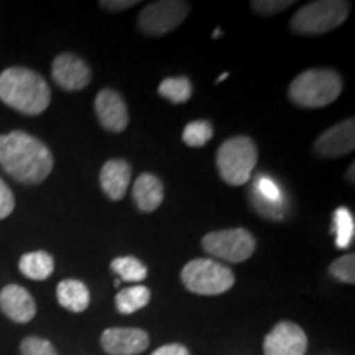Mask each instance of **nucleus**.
I'll return each mask as SVG.
<instances>
[{
	"label": "nucleus",
	"mask_w": 355,
	"mask_h": 355,
	"mask_svg": "<svg viewBox=\"0 0 355 355\" xmlns=\"http://www.w3.org/2000/svg\"><path fill=\"white\" fill-rule=\"evenodd\" d=\"M55 159L46 145L21 130L0 135V166L24 184H40L50 176Z\"/></svg>",
	"instance_id": "nucleus-1"
},
{
	"label": "nucleus",
	"mask_w": 355,
	"mask_h": 355,
	"mask_svg": "<svg viewBox=\"0 0 355 355\" xmlns=\"http://www.w3.org/2000/svg\"><path fill=\"white\" fill-rule=\"evenodd\" d=\"M0 101L20 114L40 115L50 105L51 91L37 71L8 68L0 73Z\"/></svg>",
	"instance_id": "nucleus-2"
},
{
	"label": "nucleus",
	"mask_w": 355,
	"mask_h": 355,
	"mask_svg": "<svg viewBox=\"0 0 355 355\" xmlns=\"http://www.w3.org/2000/svg\"><path fill=\"white\" fill-rule=\"evenodd\" d=\"M343 92V78L334 69H306L293 79L288 89L290 101L298 107L321 109Z\"/></svg>",
	"instance_id": "nucleus-3"
},
{
	"label": "nucleus",
	"mask_w": 355,
	"mask_h": 355,
	"mask_svg": "<svg viewBox=\"0 0 355 355\" xmlns=\"http://www.w3.org/2000/svg\"><path fill=\"white\" fill-rule=\"evenodd\" d=\"M257 162H259V150L255 141L247 135H237L225 140L216 155L217 171L230 186L245 184L252 178Z\"/></svg>",
	"instance_id": "nucleus-4"
},
{
	"label": "nucleus",
	"mask_w": 355,
	"mask_h": 355,
	"mask_svg": "<svg viewBox=\"0 0 355 355\" xmlns=\"http://www.w3.org/2000/svg\"><path fill=\"white\" fill-rule=\"evenodd\" d=\"M349 13L350 3L344 0H316L296 10L291 19V30L304 37L329 33L347 20Z\"/></svg>",
	"instance_id": "nucleus-5"
},
{
	"label": "nucleus",
	"mask_w": 355,
	"mask_h": 355,
	"mask_svg": "<svg viewBox=\"0 0 355 355\" xmlns=\"http://www.w3.org/2000/svg\"><path fill=\"white\" fill-rule=\"evenodd\" d=\"M181 282L186 290L201 296H216L234 286L235 277L229 266L212 259H194L184 265Z\"/></svg>",
	"instance_id": "nucleus-6"
},
{
	"label": "nucleus",
	"mask_w": 355,
	"mask_h": 355,
	"mask_svg": "<svg viewBox=\"0 0 355 355\" xmlns=\"http://www.w3.org/2000/svg\"><path fill=\"white\" fill-rule=\"evenodd\" d=\"M201 245L212 257L230 261V263H241L254 255L257 241L247 229L239 227L206 234Z\"/></svg>",
	"instance_id": "nucleus-7"
},
{
	"label": "nucleus",
	"mask_w": 355,
	"mask_h": 355,
	"mask_svg": "<svg viewBox=\"0 0 355 355\" xmlns=\"http://www.w3.org/2000/svg\"><path fill=\"white\" fill-rule=\"evenodd\" d=\"M189 8V2H183V0H159V2L144 7L137 24L145 35L162 37L183 24Z\"/></svg>",
	"instance_id": "nucleus-8"
},
{
	"label": "nucleus",
	"mask_w": 355,
	"mask_h": 355,
	"mask_svg": "<svg viewBox=\"0 0 355 355\" xmlns=\"http://www.w3.org/2000/svg\"><path fill=\"white\" fill-rule=\"evenodd\" d=\"M51 76L56 86L73 92L89 86L92 71L86 61L74 53H61L53 60Z\"/></svg>",
	"instance_id": "nucleus-9"
},
{
	"label": "nucleus",
	"mask_w": 355,
	"mask_h": 355,
	"mask_svg": "<svg viewBox=\"0 0 355 355\" xmlns=\"http://www.w3.org/2000/svg\"><path fill=\"white\" fill-rule=\"evenodd\" d=\"M308 337L296 322L282 321L265 337V355H304Z\"/></svg>",
	"instance_id": "nucleus-10"
},
{
	"label": "nucleus",
	"mask_w": 355,
	"mask_h": 355,
	"mask_svg": "<svg viewBox=\"0 0 355 355\" xmlns=\"http://www.w3.org/2000/svg\"><path fill=\"white\" fill-rule=\"evenodd\" d=\"M150 337L137 327H110L101 336V345L109 355H137L146 350Z\"/></svg>",
	"instance_id": "nucleus-11"
},
{
	"label": "nucleus",
	"mask_w": 355,
	"mask_h": 355,
	"mask_svg": "<svg viewBox=\"0 0 355 355\" xmlns=\"http://www.w3.org/2000/svg\"><path fill=\"white\" fill-rule=\"evenodd\" d=\"M94 110L97 121L105 130L121 133L128 125V110L123 97L114 89H102L96 96Z\"/></svg>",
	"instance_id": "nucleus-12"
},
{
	"label": "nucleus",
	"mask_w": 355,
	"mask_h": 355,
	"mask_svg": "<svg viewBox=\"0 0 355 355\" xmlns=\"http://www.w3.org/2000/svg\"><path fill=\"white\" fill-rule=\"evenodd\" d=\"M355 146V121H347L337 123L327 128L318 137L314 150L322 158H339L350 153Z\"/></svg>",
	"instance_id": "nucleus-13"
},
{
	"label": "nucleus",
	"mask_w": 355,
	"mask_h": 355,
	"mask_svg": "<svg viewBox=\"0 0 355 355\" xmlns=\"http://www.w3.org/2000/svg\"><path fill=\"white\" fill-rule=\"evenodd\" d=\"M0 309L17 324L30 322L37 314L33 296L20 285H7L0 291Z\"/></svg>",
	"instance_id": "nucleus-14"
},
{
	"label": "nucleus",
	"mask_w": 355,
	"mask_h": 355,
	"mask_svg": "<svg viewBox=\"0 0 355 355\" xmlns=\"http://www.w3.org/2000/svg\"><path fill=\"white\" fill-rule=\"evenodd\" d=\"M252 201L255 209L268 219H279L283 214V196L278 184L270 176L260 175L252 186Z\"/></svg>",
	"instance_id": "nucleus-15"
},
{
	"label": "nucleus",
	"mask_w": 355,
	"mask_h": 355,
	"mask_svg": "<svg viewBox=\"0 0 355 355\" xmlns=\"http://www.w3.org/2000/svg\"><path fill=\"white\" fill-rule=\"evenodd\" d=\"M132 180V168L125 159H109L99 175L101 188L112 201H121L125 196Z\"/></svg>",
	"instance_id": "nucleus-16"
},
{
	"label": "nucleus",
	"mask_w": 355,
	"mask_h": 355,
	"mask_svg": "<svg viewBox=\"0 0 355 355\" xmlns=\"http://www.w3.org/2000/svg\"><path fill=\"white\" fill-rule=\"evenodd\" d=\"M133 201L141 212H153L159 207L165 198V188L162 180L152 173H141L133 183Z\"/></svg>",
	"instance_id": "nucleus-17"
},
{
	"label": "nucleus",
	"mask_w": 355,
	"mask_h": 355,
	"mask_svg": "<svg viewBox=\"0 0 355 355\" xmlns=\"http://www.w3.org/2000/svg\"><path fill=\"white\" fill-rule=\"evenodd\" d=\"M58 303L71 313H83L87 309L91 295L86 283L79 279H63L56 288Z\"/></svg>",
	"instance_id": "nucleus-18"
},
{
	"label": "nucleus",
	"mask_w": 355,
	"mask_h": 355,
	"mask_svg": "<svg viewBox=\"0 0 355 355\" xmlns=\"http://www.w3.org/2000/svg\"><path fill=\"white\" fill-rule=\"evenodd\" d=\"M19 268L26 278L35 279V282H43V279L50 278L51 273L55 272V260L48 252H30V254L21 257Z\"/></svg>",
	"instance_id": "nucleus-19"
},
{
	"label": "nucleus",
	"mask_w": 355,
	"mask_h": 355,
	"mask_svg": "<svg viewBox=\"0 0 355 355\" xmlns=\"http://www.w3.org/2000/svg\"><path fill=\"white\" fill-rule=\"evenodd\" d=\"M150 290L144 285L123 288L115 296V308L121 314H132L145 308L150 301Z\"/></svg>",
	"instance_id": "nucleus-20"
},
{
	"label": "nucleus",
	"mask_w": 355,
	"mask_h": 355,
	"mask_svg": "<svg viewBox=\"0 0 355 355\" xmlns=\"http://www.w3.org/2000/svg\"><path fill=\"white\" fill-rule=\"evenodd\" d=\"M158 94L165 97L166 101L173 102V104H183L193 96V83L186 76L166 78L159 84Z\"/></svg>",
	"instance_id": "nucleus-21"
},
{
	"label": "nucleus",
	"mask_w": 355,
	"mask_h": 355,
	"mask_svg": "<svg viewBox=\"0 0 355 355\" xmlns=\"http://www.w3.org/2000/svg\"><path fill=\"white\" fill-rule=\"evenodd\" d=\"M110 270L117 273L123 282L130 283L144 282L146 275H148L146 266L139 259H135V257H117L110 263Z\"/></svg>",
	"instance_id": "nucleus-22"
},
{
	"label": "nucleus",
	"mask_w": 355,
	"mask_h": 355,
	"mask_svg": "<svg viewBox=\"0 0 355 355\" xmlns=\"http://www.w3.org/2000/svg\"><path fill=\"white\" fill-rule=\"evenodd\" d=\"M334 230H336V247L344 250L352 245L355 235L354 216L347 207H337L334 211Z\"/></svg>",
	"instance_id": "nucleus-23"
},
{
	"label": "nucleus",
	"mask_w": 355,
	"mask_h": 355,
	"mask_svg": "<svg viewBox=\"0 0 355 355\" xmlns=\"http://www.w3.org/2000/svg\"><path fill=\"white\" fill-rule=\"evenodd\" d=\"M214 135V128H212V123L207 121H194L189 122L188 125L184 127L183 130V141L188 146H193V148H199V146H204L212 139Z\"/></svg>",
	"instance_id": "nucleus-24"
},
{
	"label": "nucleus",
	"mask_w": 355,
	"mask_h": 355,
	"mask_svg": "<svg viewBox=\"0 0 355 355\" xmlns=\"http://www.w3.org/2000/svg\"><path fill=\"white\" fill-rule=\"evenodd\" d=\"M354 254L344 255L334 260L329 266V273L345 285H354L355 282V259Z\"/></svg>",
	"instance_id": "nucleus-25"
},
{
	"label": "nucleus",
	"mask_w": 355,
	"mask_h": 355,
	"mask_svg": "<svg viewBox=\"0 0 355 355\" xmlns=\"http://www.w3.org/2000/svg\"><path fill=\"white\" fill-rule=\"evenodd\" d=\"M21 355H58L55 345L42 337L30 336L20 345Z\"/></svg>",
	"instance_id": "nucleus-26"
},
{
	"label": "nucleus",
	"mask_w": 355,
	"mask_h": 355,
	"mask_svg": "<svg viewBox=\"0 0 355 355\" xmlns=\"http://www.w3.org/2000/svg\"><path fill=\"white\" fill-rule=\"evenodd\" d=\"M293 3H295L293 0H288V2H283V0H257V2H252V8L261 15H275V13L286 10Z\"/></svg>",
	"instance_id": "nucleus-27"
},
{
	"label": "nucleus",
	"mask_w": 355,
	"mask_h": 355,
	"mask_svg": "<svg viewBox=\"0 0 355 355\" xmlns=\"http://www.w3.org/2000/svg\"><path fill=\"white\" fill-rule=\"evenodd\" d=\"M15 209V198L6 181L0 178V220L6 219Z\"/></svg>",
	"instance_id": "nucleus-28"
},
{
	"label": "nucleus",
	"mask_w": 355,
	"mask_h": 355,
	"mask_svg": "<svg viewBox=\"0 0 355 355\" xmlns=\"http://www.w3.org/2000/svg\"><path fill=\"white\" fill-rule=\"evenodd\" d=\"M99 6L110 12H122L137 6V0H102Z\"/></svg>",
	"instance_id": "nucleus-29"
},
{
	"label": "nucleus",
	"mask_w": 355,
	"mask_h": 355,
	"mask_svg": "<svg viewBox=\"0 0 355 355\" xmlns=\"http://www.w3.org/2000/svg\"><path fill=\"white\" fill-rule=\"evenodd\" d=\"M152 355H189V352L181 344H166L158 347Z\"/></svg>",
	"instance_id": "nucleus-30"
},
{
	"label": "nucleus",
	"mask_w": 355,
	"mask_h": 355,
	"mask_svg": "<svg viewBox=\"0 0 355 355\" xmlns=\"http://www.w3.org/2000/svg\"><path fill=\"white\" fill-rule=\"evenodd\" d=\"M229 78V73H224V74H220L219 78H217V83H222L224 81V79H227Z\"/></svg>",
	"instance_id": "nucleus-31"
},
{
	"label": "nucleus",
	"mask_w": 355,
	"mask_h": 355,
	"mask_svg": "<svg viewBox=\"0 0 355 355\" xmlns=\"http://www.w3.org/2000/svg\"><path fill=\"white\" fill-rule=\"evenodd\" d=\"M347 176H349V173H347ZM352 176H354V165H352V166H350V183H354Z\"/></svg>",
	"instance_id": "nucleus-32"
},
{
	"label": "nucleus",
	"mask_w": 355,
	"mask_h": 355,
	"mask_svg": "<svg viewBox=\"0 0 355 355\" xmlns=\"http://www.w3.org/2000/svg\"><path fill=\"white\" fill-rule=\"evenodd\" d=\"M217 37H220V30H216L214 32V38H217Z\"/></svg>",
	"instance_id": "nucleus-33"
}]
</instances>
